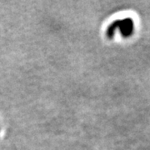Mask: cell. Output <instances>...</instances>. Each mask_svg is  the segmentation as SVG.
<instances>
[{
    "instance_id": "cell-1",
    "label": "cell",
    "mask_w": 150,
    "mask_h": 150,
    "mask_svg": "<svg viewBox=\"0 0 150 150\" xmlns=\"http://www.w3.org/2000/svg\"><path fill=\"white\" fill-rule=\"evenodd\" d=\"M117 28L119 29L123 37L129 38L132 36L134 30V24L133 19L130 18H127L124 19L116 20L115 22H113L108 28L107 34L108 38H112Z\"/></svg>"
}]
</instances>
